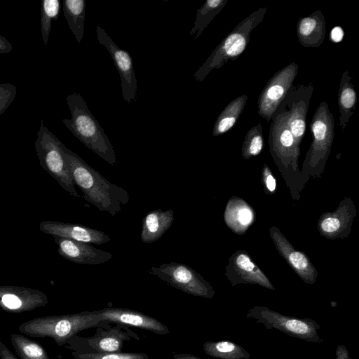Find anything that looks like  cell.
Wrapping results in <instances>:
<instances>
[{
	"instance_id": "obj_7",
	"label": "cell",
	"mask_w": 359,
	"mask_h": 359,
	"mask_svg": "<svg viewBox=\"0 0 359 359\" xmlns=\"http://www.w3.org/2000/svg\"><path fill=\"white\" fill-rule=\"evenodd\" d=\"M34 147L41 168L47 172L70 195L79 198L74 182L66 165L62 142L43 125L36 134Z\"/></svg>"
},
{
	"instance_id": "obj_26",
	"label": "cell",
	"mask_w": 359,
	"mask_h": 359,
	"mask_svg": "<svg viewBox=\"0 0 359 359\" xmlns=\"http://www.w3.org/2000/svg\"><path fill=\"white\" fill-rule=\"evenodd\" d=\"M62 7L69 28L79 44L84 33L86 1L65 0L62 1Z\"/></svg>"
},
{
	"instance_id": "obj_1",
	"label": "cell",
	"mask_w": 359,
	"mask_h": 359,
	"mask_svg": "<svg viewBox=\"0 0 359 359\" xmlns=\"http://www.w3.org/2000/svg\"><path fill=\"white\" fill-rule=\"evenodd\" d=\"M62 150L74 184L83 198L99 210L116 215L129 201L126 190L111 183L64 144Z\"/></svg>"
},
{
	"instance_id": "obj_36",
	"label": "cell",
	"mask_w": 359,
	"mask_h": 359,
	"mask_svg": "<svg viewBox=\"0 0 359 359\" xmlns=\"http://www.w3.org/2000/svg\"><path fill=\"white\" fill-rule=\"evenodd\" d=\"M0 359H18L2 341H0Z\"/></svg>"
},
{
	"instance_id": "obj_39",
	"label": "cell",
	"mask_w": 359,
	"mask_h": 359,
	"mask_svg": "<svg viewBox=\"0 0 359 359\" xmlns=\"http://www.w3.org/2000/svg\"><path fill=\"white\" fill-rule=\"evenodd\" d=\"M173 357L174 359H202L189 353H175Z\"/></svg>"
},
{
	"instance_id": "obj_17",
	"label": "cell",
	"mask_w": 359,
	"mask_h": 359,
	"mask_svg": "<svg viewBox=\"0 0 359 359\" xmlns=\"http://www.w3.org/2000/svg\"><path fill=\"white\" fill-rule=\"evenodd\" d=\"M43 233L74 241L102 245L111 238L104 232L82 224L58 221L44 220L39 225Z\"/></svg>"
},
{
	"instance_id": "obj_18",
	"label": "cell",
	"mask_w": 359,
	"mask_h": 359,
	"mask_svg": "<svg viewBox=\"0 0 359 359\" xmlns=\"http://www.w3.org/2000/svg\"><path fill=\"white\" fill-rule=\"evenodd\" d=\"M57 252L63 258L76 264L97 265L112 258V254L95 248L91 243L55 236Z\"/></svg>"
},
{
	"instance_id": "obj_29",
	"label": "cell",
	"mask_w": 359,
	"mask_h": 359,
	"mask_svg": "<svg viewBox=\"0 0 359 359\" xmlns=\"http://www.w3.org/2000/svg\"><path fill=\"white\" fill-rule=\"evenodd\" d=\"M10 340L20 359H50L42 346L22 334H12Z\"/></svg>"
},
{
	"instance_id": "obj_38",
	"label": "cell",
	"mask_w": 359,
	"mask_h": 359,
	"mask_svg": "<svg viewBox=\"0 0 359 359\" xmlns=\"http://www.w3.org/2000/svg\"><path fill=\"white\" fill-rule=\"evenodd\" d=\"M13 49L11 43L1 34H0V54L8 53Z\"/></svg>"
},
{
	"instance_id": "obj_5",
	"label": "cell",
	"mask_w": 359,
	"mask_h": 359,
	"mask_svg": "<svg viewBox=\"0 0 359 359\" xmlns=\"http://www.w3.org/2000/svg\"><path fill=\"white\" fill-rule=\"evenodd\" d=\"M101 321L95 311L49 316L27 320L18 327L22 334L32 337H50L63 346L78 332L94 327Z\"/></svg>"
},
{
	"instance_id": "obj_25",
	"label": "cell",
	"mask_w": 359,
	"mask_h": 359,
	"mask_svg": "<svg viewBox=\"0 0 359 359\" xmlns=\"http://www.w3.org/2000/svg\"><path fill=\"white\" fill-rule=\"evenodd\" d=\"M248 95H240L231 101L217 116L212 130L214 137L231 130L237 123L248 102Z\"/></svg>"
},
{
	"instance_id": "obj_32",
	"label": "cell",
	"mask_w": 359,
	"mask_h": 359,
	"mask_svg": "<svg viewBox=\"0 0 359 359\" xmlns=\"http://www.w3.org/2000/svg\"><path fill=\"white\" fill-rule=\"evenodd\" d=\"M76 359H149L145 353H87L72 352Z\"/></svg>"
},
{
	"instance_id": "obj_22",
	"label": "cell",
	"mask_w": 359,
	"mask_h": 359,
	"mask_svg": "<svg viewBox=\"0 0 359 359\" xmlns=\"http://www.w3.org/2000/svg\"><path fill=\"white\" fill-rule=\"evenodd\" d=\"M174 221L172 210L157 209L147 214L142 220L141 241L145 244L156 241L169 229Z\"/></svg>"
},
{
	"instance_id": "obj_3",
	"label": "cell",
	"mask_w": 359,
	"mask_h": 359,
	"mask_svg": "<svg viewBox=\"0 0 359 359\" xmlns=\"http://www.w3.org/2000/svg\"><path fill=\"white\" fill-rule=\"evenodd\" d=\"M66 100L72 118L62 120L65 126L87 148L115 165L117 160L113 146L81 95L74 93Z\"/></svg>"
},
{
	"instance_id": "obj_16",
	"label": "cell",
	"mask_w": 359,
	"mask_h": 359,
	"mask_svg": "<svg viewBox=\"0 0 359 359\" xmlns=\"http://www.w3.org/2000/svg\"><path fill=\"white\" fill-rule=\"evenodd\" d=\"M48 302L42 291L15 285H0V309L12 313H20L45 306Z\"/></svg>"
},
{
	"instance_id": "obj_6",
	"label": "cell",
	"mask_w": 359,
	"mask_h": 359,
	"mask_svg": "<svg viewBox=\"0 0 359 359\" xmlns=\"http://www.w3.org/2000/svg\"><path fill=\"white\" fill-rule=\"evenodd\" d=\"M266 12V7H260L241 21L196 70L194 79L202 82L213 69L222 68L229 61H235L245 50L252 30L262 22Z\"/></svg>"
},
{
	"instance_id": "obj_10",
	"label": "cell",
	"mask_w": 359,
	"mask_h": 359,
	"mask_svg": "<svg viewBox=\"0 0 359 359\" xmlns=\"http://www.w3.org/2000/svg\"><path fill=\"white\" fill-rule=\"evenodd\" d=\"M313 84L292 86L276 110L285 114L287 124L296 143L300 146L306 128V119Z\"/></svg>"
},
{
	"instance_id": "obj_34",
	"label": "cell",
	"mask_w": 359,
	"mask_h": 359,
	"mask_svg": "<svg viewBox=\"0 0 359 359\" xmlns=\"http://www.w3.org/2000/svg\"><path fill=\"white\" fill-rule=\"evenodd\" d=\"M261 182L263 185L265 193L269 196H272L276 192V180L274 177L271 170L266 164L261 172Z\"/></svg>"
},
{
	"instance_id": "obj_19",
	"label": "cell",
	"mask_w": 359,
	"mask_h": 359,
	"mask_svg": "<svg viewBox=\"0 0 359 359\" xmlns=\"http://www.w3.org/2000/svg\"><path fill=\"white\" fill-rule=\"evenodd\" d=\"M95 313L102 320L137 327L158 334L170 332L166 325L161 321L143 313L123 308H106Z\"/></svg>"
},
{
	"instance_id": "obj_2",
	"label": "cell",
	"mask_w": 359,
	"mask_h": 359,
	"mask_svg": "<svg viewBox=\"0 0 359 359\" xmlns=\"http://www.w3.org/2000/svg\"><path fill=\"white\" fill-rule=\"evenodd\" d=\"M270 122L268 137L269 152L292 199L299 201L305 185L299 168L300 146L294 139L285 114L276 110Z\"/></svg>"
},
{
	"instance_id": "obj_8",
	"label": "cell",
	"mask_w": 359,
	"mask_h": 359,
	"mask_svg": "<svg viewBox=\"0 0 359 359\" xmlns=\"http://www.w3.org/2000/svg\"><path fill=\"white\" fill-rule=\"evenodd\" d=\"M252 318L263 324L266 329H276L285 334L309 342L320 343L319 324L310 318H298L283 315L268 307L255 306L246 313Z\"/></svg>"
},
{
	"instance_id": "obj_11",
	"label": "cell",
	"mask_w": 359,
	"mask_h": 359,
	"mask_svg": "<svg viewBox=\"0 0 359 359\" xmlns=\"http://www.w3.org/2000/svg\"><path fill=\"white\" fill-rule=\"evenodd\" d=\"M298 70L299 66L295 62L289 63L272 76L260 93L257 112L267 122L271 121L273 114L293 86Z\"/></svg>"
},
{
	"instance_id": "obj_15",
	"label": "cell",
	"mask_w": 359,
	"mask_h": 359,
	"mask_svg": "<svg viewBox=\"0 0 359 359\" xmlns=\"http://www.w3.org/2000/svg\"><path fill=\"white\" fill-rule=\"evenodd\" d=\"M269 231L277 251L295 273L305 283L314 284L317 280L318 271L309 257L294 248L278 227L271 226Z\"/></svg>"
},
{
	"instance_id": "obj_31",
	"label": "cell",
	"mask_w": 359,
	"mask_h": 359,
	"mask_svg": "<svg viewBox=\"0 0 359 359\" xmlns=\"http://www.w3.org/2000/svg\"><path fill=\"white\" fill-rule=\"evenodd\" d=\"M60 11L59 0H43L41 6L40 28L44 45H47L52 22L58 19Z\"/></svg>"
},
{
	"instance_id": "obj_28",
	"label": "cell",
	"mask_w": 359,
	"mask_h": 359,
	"mask_svg": "<svg viewBox=\"0 0 359 359\" xmlns=\"http://www.w3.org/2000/svg\"><path fill=\"white\" fill-rule=\"evenodd\" d=\"M229 0H207L197 11L194 26L190 35H194V39H198L204 29L226 6Z\"/></svg>"
},
{
	"instance_id": "obj_13",
	"label": "cell",
	"mask_w": 359,
	"mask_h": 359,
	"mask_svg": "<svg viewBox=\"0 0 359 359\" xmlns=\"http://www.w3.org/2000/svg\"><path fill=\"white\" fill-rule=\"evenodd\" d=\"M224 274L232 286L238 284H255L276 290L267 276L243 250L236 251L229 258Z\"/></svg>"
},
{
	"instance_id": "obj_21",
	"label": "cell",
	"mask_w": 359,
	"mask_h": 359,
	"mask_svg": "<svg viewBox=\"0 0 359 359\" xmlns=\"http://www.w3.org/2000/svg\"><path fill=\"white\" fill-rule=\"evenodd\" d=\"M297 36L301 45L305 48H318L325 40L326 22L320 10L306 17L301 18L297 24Z\"/></svg>"
},
{
	"instance_id": "obj_12",
	"label": "cell",
	"mask_w": 359,
	"mask_h": 359,
	"mask_svg": "<svg viewBox=\"0 0 359 359\" xmlns=\"http://www.w3.org/2000/svg\"><path fill=\"white\" fill-rule=\"evenodd\" d=\"M96 33L98 42L108 50L118 71L123 99L128 104L135 101L137 93V81L130 55L127 50L120 48L100 26L96 27Z\"/></svg>"
},
{
	"instance_id": "obj_27",
	"label": "cell",
	"mask_w": 359,
	"mask_h": 359,
	"mask_svg": "<svg viewBox=\"0 0 359 359\" xmlns=\"http://www.w3.org/2000/svg\"><path fill=\"white\" fill-rule=\"evenodd\" d=\"M205 354L218 359H248L250 354L241 346L228 340L206 341L203 344Z\"/></svg>"
},
{
	"instance_id": "obj_35",
	"label": "cell",
	"mask_w": 359,
	"mask_h": 359,
	"mask_svg": "<svg viewBox=\"0 0 359 359\" xmlns=\"http://www.w3.org/2000/svg\"><path fill=\"white\" fill-rule=\"evenodd\" d=\"M344 36V29L339 27L337 26L334 27L330 33V40L334 42V43H339L341 42Z\"/></svg>"
},
{
	"instance_id": "obj_20",
	"label": "cell",
	"mask_w": 359,
	"mask_h": 359,
	"mask_svg": "<svg viewBox=\"0 0 359 359\" xmlns=\"http://www.w3.org/2000/svg\"><path fill=\"white\" fill-rule=\"evenodd\" d=\"M255 219V212L245 200L235 196L229 198L224 210V220L234 233H245Z\"/></svg>"
},
{
	"instance_id": "obj_23",
	"label": "cell",
	"mask_w": 359,
	"mask_h": 359,
	"mask_svg": "<svg viewBox=\"0 0 359 359\" xmlns=\"http://www.w3.org/2000/svg\"><path fill=\"white\" fill-rule=\"evenodd\" d=\"M352 76L346 70L342 74L338 91L337 104L339 109V126L344 131L347 123L355 111L357 93L351 83Z\"/></svg>"
},
{
	"instance_id": "obj_30",
	"label": "cell",
	"mask_w": 359,
	"mask_h": 359,
	"mask_svg": "<svg viewBox=\"0 0 359 359\" xmlns=\"http://www.w3.org/2000/svg\"><path fill=\"white\" fill-rule=\"evenodd\" d=\"M264 147L263 128L261 123L252 127L245 134L241 147V155L245 160L258 156Z\"/></svg>"
},
{
	"instance_id": "obj_33",
	"label": "cell",
	"mask_w": 359,
	"mask_h": 359,
	"mask_svg": "<svg viewBox=\"0 0 359 359\" xmlns=\"http://www.w3.org/2000/svg\"><path fill=\"white\" fill-rule=\"evenodd\" d=\"M17 95V88L11 83L0 84V115L2 114L13 102Z\"/></svg>"
},
{
	"instance_id": "obj_24",
	"label": "cell",
	"mask_w": 359,
	"mask_h": 359,
	"mask_svg": "<svg viewBox=\"0 0 359 359\" xmlns=\"http://www.w3.org/2000/svg\"><path fill=\"white\" fill-rule=\"evenodd\" d=\"M130 335L118 330V327L105 331L98 329L94 336L86 339L87 344L97 353H119Z\"/></svg>"
},
{
	"instance_id": "obj_4",
	"label": "cell",
	"mask_w": 359,
	"mask_h": 359,
	"mask_svg": "<svg viewBox=\"0 0 359 359\" xmlns=\"http://www.w3.org/2000/svg\"><path fill=\"white\" fill-rule=\"evenodd\" d=\"M312 142L306 153L301 170L304 184L310 177L321 178L331 153L334 137V121L327 103L317 107L310 123Z\"/></svg>"
},
{
	"instance_id": "obj_14",
	"label": "cell",
	"mask_w": 359,
	"mask_h": 359,
	"mask_svg": "<svg viewBox=\"0 0 359 359\" xmlns=\"http://www.w3.org/2000/svg\"><path fill=\"white\" fill-rule=\"evenodd\" d=\"M356 212L353 201L345 197L334 211L326 212L320 215L317 222V229L327 239L346 238L351 231Z\"/></svg>"
},
{
	"instance_id": "obj_37",
	"label": "cell",
	"mask_w": 359,
	"mask_h": 359,
	"mask_svg": "<svg viewBox=\"0 0 359 359\" xmlns=\"http://www.w3.org/2000/svg\"><path fill=\"white\" fill-rule=\"evenodd\" d=\"M336 359H351L348 348L344 345H338L336 349Z\"/></svg>"
},
{
	"instance_id": "obj_9",
	"label": "cell",
	"mask_w": 359,
	"mask_h": 359,
	"mask_svg": "<svg viewBox=\"0 0 359 359\" xmlns=\"http://www.w3.org/2000/svg\"><path fill=\"white\" fill-rule=\"evenodd\" d=\"M148 272L189 294L212 299L215 294L208 281L194 269L184 264L165 263L151 267Z\"/></svg>"
}]
</instances>
